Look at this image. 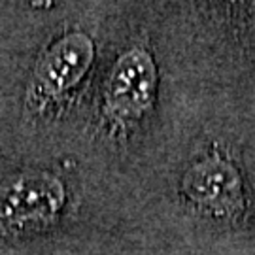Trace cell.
Listing matches in <instances>:
<instances>
[{
    "mask_svg": "<svg viewBox=\"0 0 255 255\" xmlns=\"http://www.w3.org/2000/svg\"><path fill=\"white\" fill-rule=\"evenodd\" d=\"M183 191L191 201L221 216L237 214L244 202L238 172L218 157L195 164L183 178Z\"/></svg>",
    "mask_w": 255,
    "mask_h": 255,
    "instance_id": "7a4b0ae2",
    "label": "cell"
},
{
    "mask_svg": "<svg viewBox=\"0 0 255 255\" xmlns=\"http://www.w3.org/2000/svg\"><path fill=\"white\" fill-rule=\"evenodd\" d=\"M63 201V185L49 176H23L0 185V216L17 223L53 218Z\"/></svg>",
    "mask_w": 255,
    "mask_h": 255,
    "instance_id": "3957f363",
    "label": "cell"
},
{
    "mask_svg": "<svg viewBox=\"0 0 255 255\" xmlns=\"http://www.w3.org/2000/svg\"><path fill=\"white\" fill-rule=\"evenodd\" d=\"M93 59V44L85 34H70L57 42L40 61L36 78L49 93H63L82 78Z\"/></svg>",
    "mask_w": 255,
    "mask_h": 255,
    "instance_id": "277c9868",
    "label": "cell"
},
{
    "mask_svg": "<svg viewBox=\"0 0 255 255\" xmlns=\"http://www.w3.org/2000/svg\"><path fill=\"white\" fill-rule=\"evenodd\" d=\"M155 64L144 49L125 53L114 66L106 87V106L121 118H134L151 104L155 93Z\"/></svg>",
    "mask_w": 255,
    "mask_h": 255,
    "instance_id": "6da1fadb",
    "label": "cell"
}]
</instances>
